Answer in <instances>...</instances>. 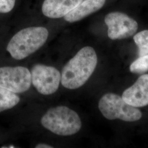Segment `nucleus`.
Wrapping results in <instances>:
<instances>
[{
    "label": "nucleus",
    "instance_id": "2eb2a0df",
    "mask_svg": "<svg viewBox=\"0 0 148 148\" xmlns=\"http://www.w3.org/2000/svg\"><path fill=\"white\" fill-rule=\"evenodd\" d=\"M36 148H53V147L50 145H48L47 144H44V143H40V144H38L36 147Z\"/></svg>",
    "mask_w": 148,
    "mask_h": 148
},
{
    "label": "nucleus",
    "instance_id": "4468645a",
    "mask_svg": "<svg viewBox=\"0 0 148 148\" xmlns=\"http://www.w3.org/2000/svg\"><path fill=\"white\" fill-rule=\"evenodd\" d=\"M16 0H0V13H8L13 10Z\"/></svg>",
    "mask_w": 148,
    "mask_h": 148
},
{
    "label": "nucleus",
    "instance_id": "f03ea898",
    "mask_svg": "<svg viewBox=\"0 0 148 148\" xmlns=\"http://www.w3.org/2000/svg\"><path fill=\"white\" fill-rule=\"evenodd\" d=\"M43 127L60 136H70L79 132L82 122L78 114L66 106L49 109L41 119Z\"/></svg>",
    "mask_w": 148,
    "mask_h": 148
},
{
    "label": "nucleus",
    "instance_id": "1a4fd4ad",
    "mask_svg": "<svg viewBox=\"0 0 148 148\" xmlns=\"http://www.w3.org/2000/svg\"><path fill=\"white\" fill-rule=\"evenodd\" d=\"M83 0H45L42 7L43 14L50 18L64 17Z\"/></svg>",
    "mask_w": 148,
    "mask_h": 148
},
{
    "label": "nucleus",
    "instance_id": "f257e3e1",
    "mask_svg": "<svg viewBox=\"0 0 148 148\" xmlns=\"http://www.w3.org/2000/svg\"><path fill=\"white\" fill-rule=\"evenodd\" d=\"M97 62V56L93 48H82L64 66L61 74L62 85L69 90L81 87L95 71Z\"/></svg>",
    "mask_w": 148,
    "mask_h": 148
},
{
    "label": "nucleus",
    "instance_id": "39448f33",
    "mask_svg": "<svg viewBox=\"0 0 148 148\" xmlns=\"http://www.w3.org/2000/svg\"><path fill=\"white\" fill-rule=\"evenodd\" d=\"M30 73L32 83L40 94L51 95L58 89L61 74L56 68L38 64L32 67Z\"/></svg>",
    "mask_w": 148,
    "mask_h": 148
},
{
    "label": "nucleus",
    "instance_id": "0eeeda50",
    "mask_svg": "<svg viewBox=\"0 0 148 148\" xmlns=\"http://www.w3.org/2000/svg\"><path fill=\"white\" fill-rule=\"evenodd\" d=\"M104 21L108 27V37L111 40H120L131 37L137 31L138 27L137 21L120 12L108 14Z\"/></svg>",
    "mask_w": 148,
    "mask_h": 148
},
{
    "label": "nucleus",
    "instance_id": "20e7f679",
    "mask_svg": "<svg viewBox=\"0 0 148 148\" xmlns=\"http://www.w3.org/2000/svg\"><path fill=\"white\" fill-rule=\"evenodd\" d=\"M102 115L108 120L120 119L134 122L141 119L142 114L137 108L128 104L122 97L114 93H108L101 98L98 103Z\"/></svg>",
    "mask_w": 148,
    "mask_h": 148
},
{
    "label": "nucleus",
    "instance_id": "7ed1b4c3",
    "mask_svg": "<svg viewBox=\"0 0 148 148\" xmlns=\"http://www.w3.org/2000/svg\"><path fill=\"white\" fill-rule=\"evenodd\" d=\"M48 31L44 27H29L18 32L8 43L7 51L16 60L36 52L46 42Z\"/></svg>",
    "mask_w": 148,
    "mask_h": 148
},
{
    "label": "nucleus",
    "instance_id": "f8f14e48",
    "mask_svg": "<svg viewBox=\"0 0 148 148\" xmlns=\"http://www.w3.org/2000/svg\"><path fill=\"white\" fill-rule=\"evenodd\" d=\"M133 40L138 47L139 56H143L148 54V30L138 32L133 37Z\"/></svg>",
    "mask_w": 148,
    "mask_h": 148
},
{
    "label": "nucleus",
    "instance_id": "423d86ee",
    "mask_svg": "<svg viewBox=\"0 0 148 148\" xmlns=\"http://www.w3.org/2000/svg\"><path fill=\"white\" fill-rule=\"evenodd\" d=\"M32 85L31 73L24 66L0 68V87L16 93L29 90Z\"/></svg>",
    "mask_w": 148,
    "mask_h": 148
},
{
    "label": "nucleus",
    "instance_id": "ddd939ff",
    "mask_svg": "<svg viewBox=\"0 0 148 148\" xmlns=\"http://www.w3.org/2000/svg\"><path fill=\"white\" fill-rule=\"evenodd\" d=\"M130 71L135 74H143L148 71V54L140 56L130 66Z\"/></svg>",
    "mask_w": 148,
    "mask_h": 148
},
{
    "label": "nucleus",
    "instance_id": "6e6552de",
    "mask_svg": "<svg viewBox=\"0 0 148 148\" xmlns=\"http://www.w3.org/2000/svg\"><path fill=\"white\" fill-rule=\"evenodd\" d=\"M128 104L136 108L148 105V74L140 76L136 82L125 90L122 96Z\"/></svg>",
    "mask_w": 148,
    "mask_h": 148
},
{
    "label": "nucleus",
    "instance_id": "9d476101",
    "mask_svg": "<svg viewBox=\"0 0 148 148\" xmlns=\"http://www.w3.org/2000/svg\"><path fill=\"white\" fill-rule=\"evenodd\" d=\"M106 0H84L65 16L64 19L69 23L79 21L86 16L98 11L104 5Z\"/></svg>",
    "mask_w": 148,
    "mask_h": 148
},
{
    "label": "nucleus",
    "instance_id": "9b49d317",
    "mask_svg": "<svg viewBox=\"0 0 148 148\" xmlns=\"http://www.w3.org/2000/svg\"><path fill=\"white\" fill-rule=\"evenodd\" d=\"M21 101L16 93L0 87V112L16 106Z\"/></svg>",
    "mask_w": 148,
    "mask_h": 148
}]
</instances>
